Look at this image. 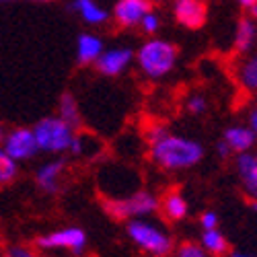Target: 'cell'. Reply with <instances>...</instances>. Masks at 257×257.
Returning a JSON list of instances; mask_svg holds the SVG:
<instances>
[{
    "label": "cell",
    "mask_w": 257,
    "mask_h": 257,
    "mask_svg": "<svg viewBox=\"0 0 257 257\" xmlns=\"http://www.w3.org/2000/svg\"><path fill=\"white\" fill-rule=\"evenodd\" d=\"M151 159L165 171H183L196 167L204 159V146L194 138L169 132L151 144Z\"/></svg>",
    "instance_id": "cell-1"
},
{
    "label": "cell",
    "mask_w": 257,
    "mask_h": 257,
    "mask_svg": "<svg viewBox=\"0 0 257 257\" xmlns=\"http://www.w3.org/2000/svg\"><path fill=\"white\" fill-rule=\"evenodd\" d=\"M134 60H136L138 70L146 78L161 80L175 70L179 52H177L175 44H171L169 39L153 37V39H146L134 52Z\"/></svg>",
    "instance_id": "cell-2"
},
{
    "label": "cell",
    "mask_w": 257,
    "mask_h": 257,
    "mask_svg": "<svg viewBox=\"0 0 257 257\" xmlns=\"http://www.w3.org/2000/svg\"><path fill=\"white\" fill-rule=\"evenodd\" d=\"M125 230L130 241L151 257H167L175 249L173 237L161 224L151 222L146 218H130Z\"/></svg>",
    "instance_id": "cell-3"
},
{
    "label": "cell",
    "mask_w": 257,
    "mask_h": 257,
    "mask_svg": "<svg viewBox=\"0 0 257 257\" xmlns=\"http://www.w3.org/2000/svg\"><path fill=\"white\" fill-rule=\"evenodd\" d=\"M31 130H33L37 148L41 153H48V155L68 153L70 146H72V140H74V134H76V130H72V127L66 121H62L58 115H50V117L39 119Z\"/></svg>",
    "instance_id": "cell-4"
},
{
    "label": "cell",
    "mask_w": 257,
    "mask_h": 257,
    "mask_svg": "<svg viewBox=\"0 0 257 257\" xmlns=\"http://www.w3.org/2000/svg\"><path fill=\"white\" fill-rule=\"evenodd\" d=\"M105 212L113 220H130V218H148L159 210V198L148 189L134 191L127 198H109L103 202Z\"/></svg>",
    "instance_id": "cell-5"
},
{
    "label": "cell",
    "mask_w": 257,
    "mask_h": 257,
    "mask_svg": "<svg viewBox=\"0 0 257 257\" xmlns=\"http://www.w3.org/2000/svg\"><path fill=\"white\" fill-rule=\"evenodd\" d=\"M35 245L41 251H68L70 255H82L89 245V237L80 226H64L41 234Z\"/></svg>",
    "instance_id": "cell-6"
},
{
    "label": "cell",
    "mask_w": 257,
    "mask_h": 257,
    "mask_svg": "<svg viewBox=\"0 0 257 257\" xmlns=\"http://www.w3.org/2000/svg\"><path fill=\"white\" fill-rule=\"evenodd\" d=\"M3 151L17 163L33 159L39 153L33 130L31 127H13V130L7 132V136H5Z\"/></svg>",
    "instance_id": "cell-7"
},
{
    "label": "cell",
    "mask_w": 257,
    "mask_h": 257,
    "mask_svg": "<svg viewBox=\"0 0 257 257\" xmlns=\"http://www.w3.org/2000/svg\"><path fill=\"white\" fill-rule=\"evenodd\" d=\"M173 17L185 29H200L208 19V5L204 0H175Z\"/></svg>",
    "instance_id": "cell-8"
},
{
    "label": "cell",
    "mask_w": 257,
    "mask_h": 257,
    "mask_svg": "<svg viewBox=\"0 0 257 257\" xmlns=\"http://www.w3.org/2000/svg\"><path fill=\"white\" fill-rule=\"evenodd\" d=\"M153 9L148 0H117L111 9L113 21L123 29H134L140 25L142 17Z\"/></svg>",
    "instance_id": "cell-9"
},
{
    "label": "cell",
    "mask_w": 257,
    "mask_h": 257,
    "mask_svg": "<svg viewBox=\"0 0 257 257\" xmlns=\"http://www.w3.org/2000/svg\"><path fill=\"white\" fill-rule=\"evenodd\" d=\"M132 62H134V52L130 48H109L103 50V54L95 62V66L103 76H119L130 68Z\"/></svg>",
    "instance_id": "cell-10"
},
{
    "label": "cell",
    "mask_w": 257,
    "mask_h": 257,
    "mask_svg": "<svg viewBox=\"0 0 257 257\" xmlns=\"http://www.w3.org/2000/svg\"><path fill=\"white\" fill-rule=\"evenodd\" d=\"M234 80L245 93L257 95V50L243 54L234 64Z\"/></svg>",
    "instance_id": "cell-11"
},
{
    "label": "cell",
    "mask_w": 257,
    "mask_h": 257,
    "mask_svg": "<svg viewBox=\"0 0 257 257\" xmlns=\"http://www.w3.org/2000/svg\"><path fill=\"white\" fill-rule=\"evenodd\" d=\"M234 167H237V175L241 181V189L243 194L255 202L257 200V167H255V159L251 153H241L237 155V161H234Z\"/></svg>",
    "instance_id": "cell-12"
},
{
    "label": "cell",
    "mask_w": 257,
    "mask_h": 257,
    "mask_svg": "<svg viewBox=\"0 0 257 257\" xmlns=\"http://www.w3.org/2000/svg\"><path fill=\"white\" fill-rule=\"evenodd\" d=\"M64 169H66V163L62 159H54L44 163L37 171H35V183L39 189H44L46 194H56L60 189V179L64 175Z\"/></svg>",
    "instance_id": "cell-13"
},
{
    "label": "cell",
    "mask_w": 257,
    "mask_h": 257,
    "mask_svg": "<svg viewBox=\"0 0 257 257\" xmlns=\"http://www.w3.org/2000/svg\"><path fill=\"white\" fill-rule=\"evenodd\" d=\"M257 46V25L251 17H241L234 25V35H232V48L237 54H247L255 50Z\"/></svg>",
    "instance_id": "cell-14"
},
{
    "label": "cell",
    "mask_w": 257,
    "mask_h": 257,
    "mask_svg": "<svg viewBox=\"0 0 257 257\" xmlns=\"http://www.w3.org/2000/svg\"><path fill=\"white\" fill-rule=\"evenodd\" d=\"M105 46L97 33H80L76 39V62L82 66H91L103 54Z\"/></svg>",
    "instance_id": "cell-15"
},
{
    "label": "cell",
    "mask_w": 257,
    "mask_h": 257,
    "mask_svg": "<svg viewBox=\"0 0 257 257\" xmlns=\"http://www.w3.org/2000/svg\"><path fill=\"white\" fill-rule=\"evenodd\" d=\"M159 208L163 210V214L171 222H181L189 214V204H187L185 196L177 189H169L163 196V200H159Z\"/></svg>",
    "instance_id": "cell-16"
},
{
    "label": "cell",
    "mask_w": 257,
    "mask_h": 257,
    "mask_svg": "<svg viewBox=\"0 0 257 257\" xmlns=\"http://www.w3.org/2000/svg\"><path fill=\"white\" fill-rule=\"evenodd\" d=\"M222 140L226 142V146L230 148V153H234V155L251 153V148L257 142L255 134L249 130L247 125H230V127H226Z\"/></svg>",
    "instance_id": "cell-17"
},
{
    "label": "cell",
    "mask_w": 257,
    "mask_h": 257,
    "mask_svg": "<svg viewBox=\"0 0 257 257\" xmlns=\"http://www.w3.org/2000/svg\"><path fill=\"white\" fill-rule=\"evenodd\" d=\"M72 11L84 21L87 25L101 27L109 21V13H107L97 0H72Z\"/></svg>",
    "instance_id": "cell-18"
},
{
    "label": "cell",
    "mask_w": 257,
    "mask_h": 257,
    "mask_svg": "<svg viewBox=\"0 0 257 257\" xmlns=\"http://www.w3.org/2000/svg\"><path fill=\"white\" fill-rule=\"evenodd\" d=\"M58 117L62 121H66L72 130H78L82 125V115H80V107L78 101L70 95V93H64L60 97V105H58Z\"/></svg>",
    "instance_id": "cell-19"
},
{
    "label": "cell",
    "mask_w": 257,
    "mask_h": 257,
    "mask_svg": "<svg viewBox=\"0 0 257 257\" xmlns=\"http://www.w3.org/2000/svg\"><path fill=\"white\" fill-rule=\"evenodd\" d=\"M200 245H202L212 257H224V255L228 253V241H226V237L222 234L220 228L202 230Z\"/></svg>",
    "instance_id": "cell-20"
},
{
    "label": "cell",
    "mask_w": 257,
    "mask_h": 257,
    "mask_svg": "<svg viewBox=\"0 0 257 257\" xmlns=\"http://www.w3.org/2000/svg\"><path fill=\"white\" fill-rule=\"evenodd\" d=\"M17 173H19V163L13 161L3 151V146H0V185H7L11 181H15Z\"/></svg>",
    "instance_id": "cell-21"
},
{
    "label": "cell",
    "mask_w": 257,
    "mask_h": 257,
    "mask_svg": "<svg viewBox=\"0 0 257 257\" xmlns=\"http://www.w3.org/2000/svg\"><path fill=\"white\" fill-rule=\"evenodd\" d=\"M173 251H175L173 257H212L200 243H194V241H185Z\"/></svg>",
    "instance_id": "cell-22"
},
{
    "label": "cell",
    "mask_w": 257,
    "mask_h": 257,
    "mask_svg": "<svg viewBox=\"0 0 257 257\" xmlns=\"http://www.w3.org/2000/svg\"><path fill=\"white\" fill-rule=\"evenodd\" d=\"M161 25H163V21H161V17L151 9V11H148L144 17H142V21H140V29L146 33V35H157L159 33V29H161Z\"/></svg>",
    "instance_id": "cell-23"
},
{
    "label": "cell",
    "mask_w": 257,
    "mask_h": 257,
    "mask_svg": "<svg viewBox=\"0 0 257 257\" xmlns=\"http://www.w3.org/2000/svg\"><path fill=\"white\" fill-rule=\"evenodd\" d=\"M185 109L191 113V115H202L208 111V99L200 93H194L185 99Z\"/></svg>",
    "instance_id": "cell-24"
},
{
    "label": "cell",
    "mask_w": 257,
    "mask_h": 257,
    "mask_svg": "<svg viewBox=\"0 0 257 257\" xmlns=\"http://www.w3.org/2000/svg\"><path fill=\"white\" fill-rule=\"evenodd\" d=\"M165 134H169V130H167V125H163V123H159V121H155V123H151L146 127V132H144V138L148 140V144H155L157 140H161Z\"/></svg>",
    "instance_id": "cell-25"
},
{
    "label": "cell",
    "mask_w": 257,
    "mask_h": 257,
    "mask_svg": "<svg viewBox=\"0 0 257 257\" xmlns=\"http://www.w3.org/2000/svg\"><path fill=\"white\" fill-rule=\"evenodd\" d=\"M218 224H220V218H218V214L214 212V210H206V212H202V216H200V226H202V230L218 228Z\"/></svg>",
    "instance_id": "cell-26"
},
{
    "label": "cell",
    "mask_w": 257,
    "mask_h": 257,
    "mask_svg": "<svg viewBox=\"0 0 257 257\" xmlns=\"http://www.w3.org/2000/svg\"><path fill=\"white\" fill-rule=\"evenodd\" d=\"M7 257H39V253L25 245H15L7 251Z\"/></svg>",
    "instance_id": "cell-27"
},
{
    "label": "cell",
    "mask_w": 257,
    "mask_h": 257,
    "mask_svg": "<svg viewBox=\"0 0 257 257\" xmlns=\"http://www.w3.org/2000/svg\"><path fill=\"white\" fill-rule=\"evenodd\" d=\"M247 127H249V130L255 134V138H257V105L251 107L249 113H247Z\"/></svg>",
    "instance_id": "cell-28"
},
{
    "label": "cell",
    "mask_w": 257,
    "mask_h": 257,
    "mask_svg": "<svg viewBox=\"0 0 257 257\" xmlns=\"http://www.w3.org/2000/svg\"><path fill=\"white\" fill-rule=\"evenodd\" d=\"M216 153H218V157H220V159H226V157L230 155V148L226 146V142H224V140H220V142L216 144Z\"/></svg>",
    "instance_id": "cell-29"
},
{
    "label": "cell",
    "mask_w": 257,
    "mask_h": 257,
    "mask_svg": "<svg viewBox=\"0 0 257 257\" xmlns=\"http://www.w3.org/2000/svg\"><path fill=\"white\" fill-rule=\"evenodd\" d=\"M237 5H239V7H243V9H247V11H249V9H251V7H253V5H255V0H237Z\"/></svg>",
    "instance_id": "cell-30"
},
{
    "label": "cell",
    "mask_w": 257,
    "mask_h": 257,
    "mask_svg": "<svg viewBox=\"0 0 257 257\" xmlns=\"http://www.w3.org/2000/svg\"><path fill=\"white\" fill-rule=\"evenodd\" d=\"M249 17L255 21V25H257V0H255V5L249 9Z\"/></svg>",
    "instance_id": "cell-31"
},
{
    "label": "cell",
    "mask_w": 257,
    "mask_h": 257,
    "mask_svg": "<svg viewBox=\"0 0 257 257\" xmlns=\"http://www.w3.org/2000/svg\"><path fill=\"white\" fill-rule=\"evenodd\" d=\"M5 136H7V130H5V125L0 123V146H3V142H5Z\"/></svg>",
    "instance_id": "cell-32"
},
{
    "label": "cell",
    "mask_w": 257,
    "mask_h": 257,
    "mask_svg": "<svg viewBox=\"0 0 257 257\" xmlns=\"http://www.w3.org/2000/svg\"><path fill=\"white\" fill-rule=\"evenodd\" d=\"M232 257H257V255H251V253H232Z\"/></svg>",
    "instance_id": "cell-33"
},
{
    "label": "cell",
    "mask_w": 257,
    "mask_h": 257,
    "mask_svg": "<svg viewBox=\"0 0 257 257\" xmlns=\"http://www.w3.org/2000/svg\"><path fill=\"white\" fill-rule=\"evenodd\" d=\"M148 3H151L153 7H157V5H161V3H165V0H148Z\"/></svg>",
    "instance_id": "cell-34"
},
{
    "label": "cell",
    "mask_w": 257,
    "mask_h": 257,
    "mask_svg": "<svg viewBox=\"0 0 257 257\" xmlns=\"http://www.w3.org/2000/svg\"><path fill=\"white\" fill-rule=\"evenodd\" d=\"M33 3H54V0H33Z\"/></svg>",
    "instance_id": "cell-35"
},
{
    "label": "cell",
    "mask_w": 257,
    "mask_h": 257,
    "mask_svg": "<svg viewBox=\"0 0 257 257\" xmlns=\"http://www.w3.org/2000/svg\"><path fill=\"white\" fill-rule=\"evenodd\" d=\"M251 208H253V210H255V212H257V200H255V202H253V204H251Z\"/></svg>",
    "instance_id": "cell-36"
},
{
    "label": "cell",
    "mask_w": 257,
    "mask_h": 257,
    "mask_svg": "<svg viewBox=\"0 0 257 257\" xmlns=\"http://www.w3.org/2000/svg\"><path fill=\"white\" fill-rule=\"evenodd\" d=\"M253 159H255V167H257V155H253Z\"/></svg>",
    "instance_id": "cell-37"
},
{
    "label": "cell",
    "mask_w": 257,
    "mask_h": 257,
    "mask_svg": "<svg viewBox=\"0 0 257 257\" xmlns=\"http://www.w3.org/2000/svg\"><path fill=\"white\" fill-rule=\"evenodd\" d=\"M0 3H7V0H0Z\"/></svg>",
    "instance_id": "cell-38"
}]
</instances>
